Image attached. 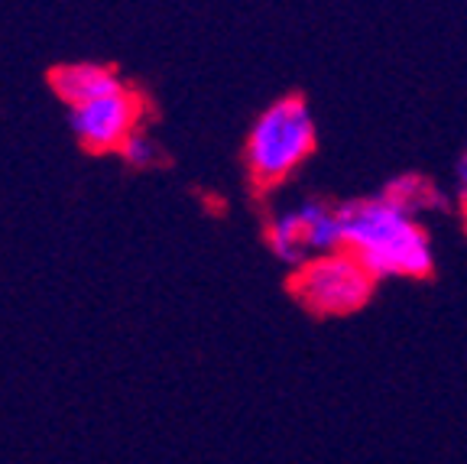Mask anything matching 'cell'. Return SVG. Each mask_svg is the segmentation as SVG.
Wrapping results in <instances>:
<instances>
[{"label":"cell","instance_id":"6da1fadb","mask_svg":"<svg viewBox=\"0 0 467 464\" xmlns=\"http://www.w3.org/2000/svg\"><path fill=\"white\" fill-rule=\"evenodd\" d=\"M341 250H348L377 283H419L435 273V237L429 221L396 205L387 192L341 202Z\"/></svg>","mask_w":467,"mask_h":464},{"label":"cell","instance_id":"7a4b0ae2","mask_svg":"<svg viewBox=\"0 0 467 464\" xmlns=\"http://www.w3.org/2000/svg\"><path fill=\"white\" fill-rule=\"evenodd\" d=\"M318 150V121L302 95H283L254 117L244 166L256 192H276L306 169Z\"/></svg>","mask_w":467,"mask_h":464},{"label":"cell","instance_id":"3957f363","mask_svg":"<svg viewBox=\"0 0 467 464\" xmlns=\"http://www.w3.org/2000/svg\"><path fill=\"white\" fill-rule=\"evenodd\" d=\"M292 299L318 319H348L367 309L377 292V279L348 250L315 257L289 273Z\"/></svg>","mask_w":467,"mask_h":464},{"label":"cell","instance_id":"277c9868","mask_svg":"<svg viewBox=\"0 0 467 464\" xmlns=\"http://www.w3.org/2000/svg\"><path fill=\"white\" fill-rule=\"evenodd\" d=\"M263 237L283 267L296 269L315 257L341 250V205L321 195H302L266 218Z\"/></svg>","mask_w":467,"mask_h":464},{"label":"cell","instance_id":"5b68a950","mask_svg":"<svg viewBox=\"0 0 467 464\" xmlns=\"http://www.w3.org/2000/svg\"><path fill=\"white\" fill-rule=\"evenodd\" d=\"M140 117V101L130 88H120L114 95L98 98V101L68 108V127L88 146V150H120L133 133Z\"/></svg>","mask_w":467,"mask_h":464},{"label":"cell","instance_id":"8992f818","mask_svg":"<svg viewBox=\"0 0 467 464\" xmlns=\"http://www.w3.org/2000/svg\"><path fill=\"white\" fill-rule=\"evenodd\" d=\"M49 85L68 108L98 101V98H108L114 91H120V88H127L124 81L117 79L114 69L101 66V62H75V66L52 69Z\"/></svg>","mask_w":467,"mask_h":464},{"label":"cell","instance_id":"52a82bcc","mask_svg":"<svg viewBox=\"0 0 467 464\" xmlns=\"http://www.w3.org/2000/svg\"><path fill=\"white\" fill-rule=\"evenodd\" d=\"M379 192H387L396 205L409 208L412 215H419V218H429L435 211H445L454 205L451 192H445L435 179H429V175H422V173L396 175V179H389Z\"/></svg>","mask_w":467,"mask_h":464},{"label":"cell","instance_id":"ba28073f","mask_svg":"<svg viewBox=\"0 0 467 464\" xmlns=\"http://www.w3.org/2000/svg\"><path fill=\"white\" fill-rule=\"evenodd\" d=\"M120 156H124V163H130V166L143 169V166H153V163L160 160V146L146 137V133L133 131L130 137L120 143Z\"/></svg>","mask_w":467,"mask_h":464},{"label":"cell","instance_id":"9c48e42d","mask_svg":"<svg viewBox=\"0 0 467 464\" xmlns=\"http://www.w3.org/2000/svg\"><path fill=\"white\" fill-rule=\"evenodd\" d=\"M451 195L454 198L467 195V150L458 153V160H454V169H451Z\"/></svg>","mask_w":467,"mask_h":464},{"label":"cell","instance_id":"30bf717a","mask_svg":"<svg viewBox=\"0 0 467 464\" xmlns=\"http://www.w3.org/2000/svg\"><path fill=\"white\" fill-rule=\"evenodd\" d=\"M454 211H458V225H461V231H464V237H467V195L454 198Z\"/></svg>","mask_w":467,"mask_h":464}]
</instances>
